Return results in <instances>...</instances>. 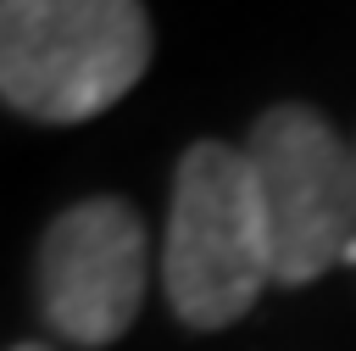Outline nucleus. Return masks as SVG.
<instances>
[{
    "label": "nucleus",
    "mask_w": 356,
    "mask_h": 351,
    "mask_svg": "<svg viewBox=\"0 0 356 351\" xmlns=\"http://www.w3.org/2000/svg\"><path fill=\"white\" fill-rule=\"evenodd\" d=\"M273 284V234L250 156L200 139L172 173L161 290L189 329H222L256 306Z\"/></svg>",
    "instance_id": "1"
},
{
    "label": "nucleus",
    "mask_w": 356,
    "mask_h": 351,
    "mask_svg": "<svg viewBox=\"0 0 356 351\" xmlns=\"http://www.w3.org/2000/svg\"><path fill=\"white\" fill-rule=\"evenodd\" d=\"M150 67V17L139 0H6L0 95L33 123H83L111 111Z\"/></svg>",
    "instance_id": "2"
},
{
    "label": "nucleus",
    "mask_w": 356,
    "mask_h": 351,
    "mask_svg": "<svg viewBox=\"0 0 356 351\" xmlns=\"http://www.w3.org/2000/svg\"><path fill=\"white\" fill-rule=\"evenodd\" d=\"M245 156L273 234V284H312L339 256H356V150L323 111H261Z\"/></svg>",
    "instance_id": "3"
},
{
    "label": "nucleus",
    "mask_w": 356,
    "mask_h": 351,
    "mask_svg": "<svg viewBox=\"0 0 356 351\" xmlns=\"http://www.w3.org/2000/svg\"><path fill=\"white\" fill-rule=\"evenodd\" d=\"M150 284V240L128 201L95 195L67 206L39 240V301L72 345H111Z\"/></svg>",
    "instance_id": "4"
},
{
    "label": "nucleus",
    "mask_w": 356,
    "mask_h": 351,
    "mask_svg": "<svg viewBox=\"0 0 356 351\" xmlns=\"http://www.w3.org/2000/svg\"><path fill=\"white\" fill-rule=\"evenodd\" d=\"M11 351H50V345H11Z\"/></svg>",
    "instance_id": "5"
}]
</instances>
